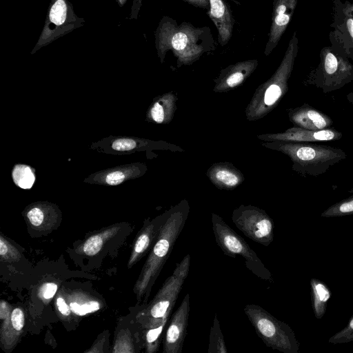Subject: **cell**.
I'll use <instances>...</instances> for the list:
<instances>
[{
    "mask_svg": "<svg viewBox=\"0 0 353 353\" xmlns=\"http://www.w3.org/2000/svg\"><path fill=\"white\" fill-rule=\"evenodd\" d=\"M155 47L161 62L168 51L176 58L177 67L192 65L205 53L212 52L216 43L208 26L195 27L183 21L179 25L168 16H163L154 33Z\"/></svg>",
    "mask_w": 353,
    "mask_h": 353,
    "instance_id": "6da1fadb",
    "label": "cell"
},
{
    "mask_svg": "<svg viewBox=\"0 0 353 353\" xmlns=\"http://www.w3.org/2000/svg\"><path fill=\"white\" fill-rule=\"evenodd\" d=\"M190 207L183 199L172 206L135 285L137 299H148L150 290L183 230Z\"/></svg>",
    "mask_w": 353,
    "mask_h": 353,
    "instance_id": "7a4b0ae2",
    "label": "cell"
},
{
    "mask_svg": "<svg viewBox=\"0 0 353 353\" xmlns=\"http://www.w3.org/2000/svg\"><path fill=\"white\" fill-rule=\"evenodd\" d=\"M299 51V39L294 32L283 59L275 72L255 90L245 108L248 121H256L265 117L280 102L288 90V82L292 72Z\"/></svg>",
    "mask_w": 353,
    "mask_h": 353,
    "instance_id": "3957f363",
    "label": "cell"
},
{
    "mask_svg": "<svg viewBox=\"0 0 353 353\" xmlns=\"http://www.w3.org/2000/svg\"><path fill=\"white\" fill-rule=\"evenodd\" d=\"M262 145L286 154L292 162V170L303 176H318L346 158L339 148L328 145L287 141H268Z\"/></svg>",
    "mask_w": 353,
    "mask_h": 353,
    "instance_id": "277c9868",
    "label": "cell"
},
{
    "mask_svg": "<svg viewBox=\"0 0 353 353\" xmlns=\"http://www.w3.org/2000/svg\"><path fill=\"white\" fill-rule=\"evenodd\" d=\"M190 255L186 254L176 264L173 273L164 282L154 299L142 312L143 323L148 330L170 321L172 310L188 275Z\"/></svg>",
    "mask_w": 353,
    "mask_h": 353,
    "instance_id": "5b68a950",
    "label": "cell"
},
{
    "mask_svg": "<svg viewBox=\"0 0 353 353\" xmlns=\"http://www.w3.org/2000/svg\"><path fill=\"white\" fill-rule=\"evenodd\" d=\"M244 312L267 347L283 353L299 352V343L289 325L258 305L248 304Z\"/></svg>",
    "mask_w": 353,
    "mask_h": 353,
    "instance_id": "8992f818",
    "label": "cell"
},
{
    "mask_svg": "<svg viewBox=\"0 0 353 353\" xmlns=\"http://www.w3.org/2000/svg\"><path fill=\"white\" fill-rule=\"evenodd\" d=\"M211 220L216 242L223 252L232 258L241 256L246 268L255 276L265 281L272 282L271 273L248 243L218 214L212 213Z\"/></svg>",
    "mask_w": 353,
    "mask_h": 353,
    "instance_id": "52a82bcc",
    "label": "cell"
},
{
    "mask_svg": "<svg viewBox=\"0 0 353 353\" xmlns=\"http://www.w3.org/2000/svg\"><path fill=\"white\" fill-rule=\"evenodd\" d=\"M319 63L310 71L306 81L324 92L334 91L353 81V65L349 59L339 54L330 46L323 47Z\"/></svg>",
    "mask_w": 353,
    "mask_h": 353,
    "instance_id": "ba28073f",
    "label": "cell"
},
{
    "mask_svg": "<svg viewBox=\"0 0 353 353\" xmlns=\"http://www.w3.org/2000/svg\"><path fill=\"white\" fill-rule=\"evenodd\" d=\"M46 23L34 52L83 25L68 0H51Z\"/></svg>",
    "mask_w": 353,
    "mask_h": 353,
    "instance_id": "9c48e42d",
    "label": "cell"
},
{
    "mask_svg": "<svg viewBox=\"0 0 353 353\" xmlns=\"http://www.w3.org/2000/svg\"><path fill=\"white\" fill-rule=\"evenodd\" d=\"M232 220L245 236L256 243L267 247L274 240V221L258 207L241 205L233 210Z\"/></svg>",
    "mask_w": 353,
    "mask_h": 353,
    "instance_id": "30bf717a",
    "label": "cell"
},
{
    "mask_svg": "<svg viewBox=\"0 0 353 353\" xmlns=\"http://www.w3.org/2000/svg\"><path fill=\"white\" fill-rule=\"evenodd\" d=\"M330 32V47L353 60V2L332 1V21Z\"/></svg>",
    "mask_w": 353,
    "mask_h": 353,
    "instance_id": "8fae6325",
    "label": "cell"
},
{
    "mask_svg": "<svg viewBox=\"0 0 353 353\" xmlns=\"http://www.w3.org/2000/svg\"><path fill=\"white\" fill-rule=\"evenodd\" d=\"M190 311V294L188 293L177 310L171 315L163 339L164 353H181L187 334Z\"/></svg>",
    "mask_w": 353,
    "mask_h": 353,
    "instance_id": "7c38bea8",
    "label": "cell"
},
{
    "mask_svg": "<svg viewBox=\"0 0 353 353\" xmlns=\"http://www.w3.org/2000/svg\"><path fill=\"white\" fill-rule=\"evenodd\" d=\"M298 0H273L271 26L264 54L268 56L279 44L295 11Z\"/></svg>",
    "mask_w": 353,
    "mask_h": 353,
    "instance_id": "4fadbf2b",
    "label": "cell"
},
{
    "mask_svg": "<svg viewBox=\"0 0 353 353\" xmlns=\"http://www.w3.org/2000/svg\"><path fill=\"white\" fill-rule=\"evenodd\" d=\"M342 137V133L334 129L310 130L296 126L288 128L283 132L257 135V138L264 142L278 141L295 143L332 141L339 140Z\"/></svg>",
    "mask_w": 353,
    "mask_h": 353,
    "instance_id": "5bb4252c",
    "label": "cell"
},
{
    "mask_svg": "<svg viewBox=\"0 0 353 353\" xmlns=\"http://www.w3.org/2000/svg\"><path fill=\"white\" fill-rule=\"evenodd\" d=\"M257 59H249L231 64L221 70L214 79V92H225L241 85L256 69Z\"/></svg>",
    "mask_w": 353,
    "mask_h": 353,
    "instance_id": "9a60e30c",
    "label": "cell"
},
{
    "mask_svg": "<svg viewBox=\"0 0 353 353\" xmlns=\"http://www.w3.org/2000/svg\"><path fill=\"white\" fill-rule=\"evenodd\" d=\"M209 2L207 14L217 30L218 43L224 46L232 37L235 23L230 5L227 0H209Z\"/></svg>",
    "mask_w": 353,
    "mask_h": 353,
    "instance_id": "2e32d148",
    "label": "cell"
},
{
    "mask_svg": "<svg viewBox=\"0 0 353 353\" xmlns=\"http://www.w3.org/2000/svg\"><path fill=\"white\" fill-rule=\"evenodd\" d=\"M168 213L169 211L167 210L144 225L135 240L128 263L130 267L133 265L153 247L161 228L168 216Z\"/></svg>",
    "mask_w": 353,
    "mask_h": 353,
    "instance_id": "e0dca14e",
    "label": "cell"
},
{
    "mask_svg": "<svg viewBox=\"0 0 353 353\" xmlns=\"http://www.w3.org/2000/svg\"><path fill=\"white\" fill-rule=\"evenodd\" d=\"M288 117L294 126L310 130L327 129L333 123L330 117L307 104L289 109Z\"/></svg>",
    "mask_w": 353,
    "mask_h": 353,
    "instance_id": "ac0fdd59",
    "label": "cell"
},
{
    "mask_svg": "<svg viewBox=\"0 0 353 353\" xmlns=\"http://www.w3.org/2000/svg\"><path fill=\"white\" fill-rule=\"evenodd\" d=\"M206 175L219 189L231 190L240 185L245 180L242 172L230 162H219L212 164Z\"/></svg>",
    "mask_w": 353,
    "mask_h": 353,
    "instance_id": "d6986e66",
    "label": "cell"
},
{
    "mask_svg": "<svg viewBox=\"0 0 353 353\" xmlns=\"http://www.w3.org/2000/svg\"><path fill=\"white\" fill-rule=\"evenodd\" d=\"M176 97L172 92H168L157 98L149 110L150 119L158 124H167L173 119L176 109Z\"/></svg>",
    "mask_w": 353,
    "mask_h": 353,
    "instance_id": "ffe728a7",
    "label": "cell"
},
{
    "mask_svg": "<svg viewBox=\"0 0 353 353\" xmlns=\"http://www.w3.org/2000/svg\"><path fill=\"white\" fill-rule=\"evenodd\" d=\"M310 284L314 314L317 319H321L325 313L331 292L323 282L317 279H311Z\"/></svg>",
    "mask_w": 353,
    "mask_h": 353,
    "instance_id": "44dd1931",
    "label": "cell"
},
{
    "mask_svg": "<svg viewBox=\"0 0 353 353\" xmlns=\"http://www.w3.org/2000/svg\"><path fill=\"white\" fill-rule=\"evenodd\" d=\"M117 230L116 228L105 230L89 237L82 246V252L88 256H94L98 254L103 245L110 236H112Z\"/></svg>",
    "mask_w": 353,
    "mask_h": 353,
    "instance_id": "7402d4cb",
    "label": "cell"
},
{
    "mask_svg": "<svg viewBox=\"0 0 353 353\" xmlns=\"http://www.w3.org/2000/svg\"><path fill=\"white\" fill-rule=\"evenodd\" d=\"M208 353H227L223 335L216 314L214 315L213 324L210 329Z\"/></svg>",
    "mask_w": 353,
    "mask_h": 353,
    "instance_id": "603a6c76",
    "label": "cell"
},
{
    "mask_svg": "<svg viewBox=\"0 0 353 353\" xmlns=\"http://www.w3.org/2000/svg\"><path fill=\"white\" fill-rule=\"evenodd\" d=\"M12 175L14 183L22 189L31 188L35 181L32 170L26 165H16Z\"/></svg>",
    "mask_w": 353,
    "mask_h": 353,
    "instance_id": "cb8c5ba5",
    "label": "cell"
},
{
    "mask_svg": "<svg viewBox=\"0 0 353 353\" xmlns=\"http://www.w3.org/2000/svg\"><path fill=\"white\" fill-rule=\"evenodd\" d=\"M353 214V195L340 201L323 211L321 216L336 217Z\"/></svg>",
    "mask_w": 353,
    "mask_h": 353,
    "instance_id": "d4e9b609",
    "label": "cell"
},
{
    "mask_svg": "<svg viewBox=\"0 0 353 353\" xmlns=\"http://www.w3.org/2000/svg\"><path fill=\"white\" fill-rule=\"evenodd\" d=\"M170 321H164L159 326L146 330L145 341L146 351L150 353L156 352L159 350L162 334Z\"/></svg>",
    "mask_w": 353,
    "mask_h": 353,
    "instance_id": "484cf974",
    "label": "cell"
},
{
    "mask_svg": "<svg viewBox=\"0 0 353 353\" xmlns=\"http://www.w3.org/2000/svg\"><path fill=\"white\" fill-rule=\"evenodd\" d=\"M352 341H353V315L347 324L328 340V342L332 344L347 343Z\"/></svg>",
    "mask_w": 353,
    "mask_h": 353,
    "instance_id": "4316f807",
    "label": "cell"
},
{
    "mask_svg": "<svg viewBox=\"0 0 353 353\" xmlns=\"http://www.w3.org/2000/svg\"><path fill=\"white\" fill-rule=\"evenodd\" d=\"M70 307L74 314L83 316L99 310L100 304L97 301H89L83 303L71 301L70 303Z\"/></svg>",
    "mask_w": 353,
    "mask_h": 353,
    "instance_id": "83f0119b",
    "label": "cell"
},
{
    "mask_svg": "<svg viewBox=\"0 0 353 353\" xmlns=\"http://www.w3.org/2000/svg\"><path fill=\"white\" fill-rule=\"evenodd\" d=\"M137 142L132 139L122 138L115 140L112 148L117 151H129L137 147Z\"/></svg>",
    "mask_w": 353,
    "mask_h": 353,
    "instance_id": "f1b7e54d",
    "label": "cell"
},
{
    "mask_svg": "<svg viewBox=\"0 0 353 353\" xmlns=\"http://www.w3.org/2000/svg\"><path fill=\"white\" fill-rule=\"evenodd\" d=\"M10 320L12 327L16 331L22 330L25 322L23 310L19 307L14 308L11 313Z\"/></svg>",
    "mask_w": 353,
    "mask_h": 353,
    "instance_id": "f546056e",
    "label": "cell"
},
{
    "mask_svg": "<svg viewBox=\"0 0 353 353\" xmlns=\"http://www.w3.org/2000/svg\"><path fill=\"white\" fill-rule=\"evenodd\" d=\"M27 216L30 223L35 227L41 226L44 221V213L43 210L38 207L30 209L27 213Z\"/></svg>",
    "mask_w": 353,
    "mask_h": 353,
    "instance_id": "4dcf8cb0",
    "label": "cell"
},
{
    "mask_svg": "<svg viewBox=\"0 0 353 353\" xmlns=\"http://www.w3.org/2000/svg\"><path fill=\"white\" fill-rule=\"evenodd\" d=\"M125 179V175L121 171L117 170L108 173L105 176V183L110 185H117L121 183Z\"/></svg>",
    "mask_w": 353,
    "mask_h": 353,
    "instance_id": "1f68e13d",
    "label": "cell"
},
{
    "mask_svg": "<svg viewBox=\"0 0 353 353\" xmlns=\"http://www.w3.org/2000/svg\"><path fill=\"white\" fill-rule=\"evenodd\" d=\"M57 285L54 283H46L41 288L40 294L45 299H52L57 290Z\"/></svg>",
    "mask_w": 353,
    "mask_h": 353,
    "instance_id": "d6a6232c",
    "label": "cell"
},
{
    "mask_svg": "<svg viewBox=\"0 0 353 353\" xmlns=\"http://www.w3.org/2000/svg\"><path fill=\"white\" fill-rule=\"evenodd\" d=\"M57 306L58 310L64 316H68L70 313V307L67 304L63 297L59 296L57 299Z\"/></svg>",
    "mask_w": 353,
    "mask_h": 353,
    "instance_id": "836d02e7",
    "label": "cell"
},
{
    "mask_svg": "<svg viewBox=\"0 0 353 353\" xmlns=\"http://www.w3.org/2000/svg\"><path fill=\"white\" fill-rule=\"evenodd\" d=\"M188 4L196 8L205 9L207 11L210 9L209 0H183Z\"/></svg>",
    "mask_w": 353,
    "mask_h": 353,
    "instance_id": "e575fe53",
    "label": "cell"
},
{
    "mask_svg": "<svg viewBox=\"0 0 353 353\" xmlns=\"http://www.w3.org/2000/svg\"><path fill=\"white\" fill-rule=\"evenodd\" d=\"M142 1L143 0H132L130 19H137L140 8L142 6Z\"/></svg>",
    "mask_w": 353,
    "mask_h": 353,
    "instance_id": "d590c367",
    "label": "cell"
},
{
    "mask_svg": "<svg viewBox=\"0 0 353 353\" xmlns=\"http://www.w3.org/2000/svg\"><path fill=\"white\" fill-rule=\"evenodd\" d=\"M8 248H9L8 244L3 239V238L2 236H1V240H0V255L1 256V257H3V256L6 257V256L8 254Z\"/></svg>",
    "mask_w": 353,
    "mask_h": 353,
    "instance_id": "8d00e7d4",
    "label": "cell"
},
{
    "mask_svg": "<svg viewBox=\"0 0 353 353\" xmlns=\"http://www.w3.org/2000/svg\"><path fill=\"white\" fill-rule=\"evenodd\" d=\"M347 98L353 105V91L347 95Z\"/></svg>",
    "mask_w": 353,
    "mask_h": 353,
    "instance_id": "74e56055",
    "label": "cell"
},
{
    "mask_svg": "<svg viewBox=\"0 0 353 353\" xmlns=\"http://www.w3.org/2000/svg\"><path fill=\"white\" fill-rule=\"evenodd\" d=\"M118 4L119 5V6L122 7L125 5V3H126V1L128 0H115Z\"/></svg>",
    "mask_w": 353,
    "mask_h": 353,
    "instance_id": "f35d334b",
    "label": "cell"
}]
</instances>
